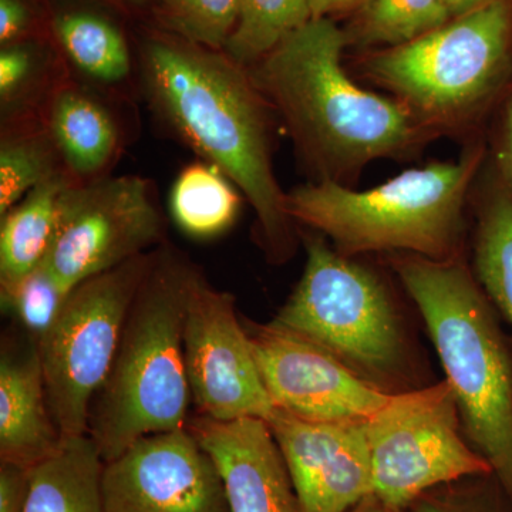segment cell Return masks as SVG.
<instances>
[{"mask_svg":"<svg viewBox=\"0 0 512 512\" xmlns=\"http://www.w3.org/2000/svg\"><path fill=\"white\" fill-rule=\"evenodd\" d=\"M55 32L73 63L93 79L120 82L130 72L126 39L113 23L89 12L57 16Z\"/></svg>","mask_w":512,"mask_h":512,"instance_id":"cell-22","label":"cell"},{"mask_svg":"<svg viewBox=\"0 0 512 512\" xmlns=\"http://www.w3.org/2000/svg\"><path fill=\"white\" fill-rule=\"evenodd\" d=\"M50 131L70 171L82 177L99 173L116 151L117 130L109 113L74 90L56 97Z\"/></svg>","mask_w":512,"mask_h":512,"instance_id":"cell-19","label":"cell"},{"mask_svg":"<svg viewBox=\"0 0 512 512\" xmlns=\"http://www.w3.org/2000/svg\"><path fill=\"white\" fill-rule=\"evenodd\" d=\"M30 13L23 0H0V42H16L29 28Z\"/></svg>","mask_w":512,"mask_h":512,"instance_id":"cell-30","label":"cell"},{"mask_svg":"<svg viewBox=\"0 0 512 512\" xmlns=\"http://www.w3.org/2000/svg\"><path fill=\"white\" fill-rule=\"evenodd\" d=\"M413 505L414 512H491L473 503L463 504V501L429 497V494L423 495Z\"/></svg>","mask_w":512,"mask_h":512,"instance_id":"cell-31","label":"cell"},{"mask_svg":"<svg viewBox=\"0 0 512 512\" xmlns=\"http://www.w3.org/2000/svg\"><path fill=\"white\" fill-rule=\"evenodd\" d=\"M311 19V0H241L224 52L242 66H252Z\"/></svg>","mask_w":512,"mask_h":512,"instance_id":"cell-23","label":"cell"},{"mask_svg":"<svg viewBox=\"0 0 512 512\" xmlns=\"http://www.w3.org/2000/svg\"><path fill=\"white\" fill-rule=\"evenodd\" d=\"M197 268L168 245L153 251L109 376L90 407L87 434L104 463L143 437L188 426L184 322Z\"/></svg>","mask_w":512,"mask_h":512,"instance_id":"cell-3","label":"cell"},{"mask_svg":"<svg viewBox=\"0 0 512 512\" xmlns=\"http://www.w3.org/2000/svg\"><path fill=\"white\" fill-rule=\"evenodd\" d=\"M474 268L488 301L512 326V192L495 190L481 207Z\"/></svg>","mask_w":512,"mask_h":512,"instance_id":"cell-21","label":"cell"},{"mask_svg":"<svg viewBox=\"0 0 512 512\" xmlns=\"http://www.w3.org/2000/svg\"><path fill=\"white\" fill-rule=\"evenodd\" d=\"M70 292L42 264L8 291H2V305L16 316L29 336L39 340L55 322Z\"/></svg>","mask_w":512,"mask_h":512,"instance_id":"cell-27","label":"cell"},{"mask_svg":"<svg viewBox=\"0 0 512 512\" xmlns=\"http://www.w3.org/2000/svg\"><path fill=\"white\" fill-rule=\"evenodd\" d=\"M63 443L47 400L36 340L3 343L0 357V458L29 470Z\"/></svg>","mask_w":512,"mask_h":512,"instance_id":"cell-16","label":"cell"},{"mask_svg":"<svg viewBox=\"0 0 512 512\" xmlns=\"http://www.w3.org/2000/svg\"><path fill=\"white\" fill-rule=\"evenodd\" d=\"M453 390L471 447L488 461L512 508V357L491 302L460 258H392Z\"/></svg>","mask_w":512,"mask_h":512,"instance_id":"cell-4","label":"cell"},{"mask_svg":"<svg viewBox=\"0 0 512 512\" xmlns=\"http://www.w3.org/2000/svg\"><path fill=\"white\" fill-rule=\"evenodd\" d=\"M175 36L211 50H224L234 33L241 0H154Z\"/></svg>","mask_w":512,"mask_h":512,"instance_id":"cell-25","label":"cell"},{"mask_svg":"<svg viewBox=\"0 0 512 512\" xmlns=\"http://www.w3.org/2000/svg\"><path fill=\"white\" fill-rule=\"evenodd\" d=\"M483 148L457 161L410 168L370 190L320 180L286 192L295 224L328 238L339 254L397 252L433 261L460 258L464 207Z\"/></svg>","mask_w":512,"mask_h":512,"instance_id":"cell-5","label":"cell"},{"mask_svg":"<svg viewBox=\"0 0 512 512\" xmlns=\"http://www.w3.org/2000/svg\"><path fill=\"white\" fill-rule=\"evenodd\" d=\"M59 174L53 144L40 136L8 138L0 148V214Z\"/></svg>","mask_w":512,"mask_h":512,"instance_id":"cell-26","label":"cell"},{"mask_svg":"<svg viewBox=\"0 0 512 512\" xmlns=\"http://www.w3.org/2000/svg\"><path fill=\"white\" fill-rule=\"evenodd\" d=\"M35 55L22 45H8L0 53V96L3 103L18 96L32 77Z\"/></svg>","mask_w":512,"mask_h":512,"instance_id":"cell-28","label":"cell"},{"mask_svg":"<svg viewBox=\"0 0 512 512\" xmlns=\"http://www.w3.org/2000/svg\"><path fill=\"white\" fill-rule=\"evenodd\" d=\"M360 2L365 3L366 0H311L312 19L329 18L333 13L352 8Z\"/></svg>","mask_w":512,"mask_h":512,"instance_id":"cell-33","label":"cell"},{"mask_svg":"<svg viewBox=\"0 0 512 512\" xmlns=\"http://www.w3.org/2000/svg\"><path fill=\"white\" fill-rule=\"evenodd\" d=\"M301 512H350L373 495L366 423H319L275 410L266 421Z\"/></svg>","mask_w":512,"mask_h":512,"instance_id":"cell-14","label":"cell"},{"mask_svg":"<svg viewBox=\"0 0 512 512\" xmlns=\"http://www.w3.org/2000/svg\"><path fill=\"white\" fill-rule=\"evenodd\" d=\"M104 2L114 3V5L126 6V8H138L143 6L147 0H104Z\"/></svg>","mask_w":512,"mask_h":512,"instance_id":"cell-36","label":"cell"},{"mask_svg":"<svg viewBox=\"0 0 512 512\" xmlns=\"http://www.w3.org/2000/svg\"><path fill=\"white\" fill-rule=\"evenodd\" d=\"M511 39V0H490L412 42L373 53L363 73L441 136L476 119L503 87Z\"/></svg>","mask_w":512,"mask_h":512,"instance_id":"cell-6","label":"cell"},{"mask_svg":"<svg viewBox=\"0 0 512 512\" xmlns=\"http://www.w3.org/2000/svg\"><path fill=\"white\" fill-rule=\"evenodd\" d=\"M70 185L66 175H53L3 215L0 229L2 291H8L45 261L55 234L60 198Z\"/></svg>","mask_w":512,"mask_h":512,"instance_id":"cell-18","label":"cell"},{"mask_svg":"<svg viewBox=\"0 0 512 512\" xmlns=\"http://www.w3.org/2000/svg\"><path fill=\"white\" fill-rule=\"evenodd\" d=\"M106 512H229L214 458L188 426L150 434L104 464Z\"/></svg>","mask_w":512,"mask_h":512,"instance_id":"cell-13","label":"cell"},{"mask_svg":"<svg viewBox=\"0 0 512 512\" xmlns=\"http://www.w3.org/2000/svg\"><path fill=\"white\" fill-rule=\"evenodd\" d=\"M500 158L505 178H507L512 192V94L505 104L503 150H501Z\"/></svg>","mask_w":512,"mask_h":512,"instance_id":"cell-32","label":"cell"},{"mask_svg":"<svg viewBox=\"0 0 512 512\" xmlns=\"http://www.w3.org/2000/svg\"><path fill=\"white\" fill-rule=\"evenodd\" d=\"M163 220L148 181L136 175L70 185L60 198L43 265L69 291L158 248Z\"/></svg>","mask_w":512,"mask_h":512,"instance_id":"cell-10","label":"cell"},{"mask_svg":"<svg viewBox=\"0 0 512 512\" xmlns=\"http://www.w3.org/2000/svg\"><path fill=\"white\" fill-rule=\"evenodd\" d=\"M301 281L274 322L318 343L383 392L406 377L399 316L377 275L339 254L323 235L305 237Z\"/></svg>","mask_w":512,"mask_h":512,"instance_id":"cell-7","label":"cell"},{"mask_svg":"<svg viewBox=\"0 0 512 512\" xmlns=\"http://www.w3.org/2000/svg\"><path fill=\"white\" fill-rule=\"evenodd\" d=\"M104 460L89 434L64 439L28 470L25 512H106Z\"/></svg>","mask_w":512,"mask_h":512,"instance_id":"cell-17","label":"cell"},{"mask_svg":"<svg viewBox=\"0 0 512 512\" xmlns=\"http://www.w3.org/2000/svg\"><path fill=\"white\" fill-rule=\"evenodd\" d=\"M373 495L400 512L439 485L491 476L493 468L461 436L460 413L447 380L390 394L366 423Z\"/></svg>","mask_w":512,"mask_h":512,"instance_id":"cell-9","label":"cell"},{"mask_svg":"<svg viewBox=\"0 0 512 512\" xmlns=\"http://www.w3.org/2000/svg\"><path fill=\"white\" fill-rule=\"evenodd\" d=\"M348 43L329 18L311 19L248 70L316 181L345 184L367 164L407 156L436 137L400 101L350 79Z\"/></svg>","mask_w":512,"mask_h":512,"instance_id":"cell-2","label":"cell"},{"mask_svg":"<svg viewBox=\"0 0 512 512\" xmlns=\"http://www.w3.org/2000/svg\"><path fill=\"white\" fill-rule=\"evenodd\" d=\"M184 357L198 416L218 421H269L275 406L266 392L235 298L214 288L197 268L184 322Z\"/></svg>","mask_w":512,"mask_h":512,"instance_id":"cell-11","label":"cell"},{"mask_svg":"<svg viewBox=\"0 0 512 512\" xmlns=\"http://www.w3.org/2000/svg\"><path fill=\"white\" fill-rule=\"evenodd\" d=\"M247 332L276 410L319 423H367L392 394L377 389L318 343L274 320L248 326Z\"/></svg>","mask_w":512,"mask_h":512,"instance_id":"cell-12","label":"cell"},{"mask_svg":"<svg viewBox=\"0 0 512 512\" xmlns=\"http://www.w3.org/2000/svg\"><path fill=\"white\" fill-rule=\"evenodd\" d=\"M28 470L12 464L0 467V512H25Z\"/></svg>","mask_w":512,"mask_h":512,"instance_id":"cell-29","label":"cell"},{"mask_svg":"<svg viewBox=\"0 0 512 512\" xmlns=\"http://www.w3.org/2000/svg\"><path fill=\"white\" fill-rule=\"evenodd\" d=\"M447 2L453 16H458L463 15V13L468 12V10L476 9L478 6L490 2V0H447Z\"/></svg>","mask_w":512,"mask_h":512,"instance_id":"cell-34","label":"cell"},{"mask_svg":"<svg viewBox=\"0 0 512 512\" xmlns=\"http://www.w3.org/2000/svg\"><path fill=\"white\" fill-rule=\"evenodd\" d=\"M143 83L164 123L247 197L269 261H288L295 222L272 164L268 103L247 67L224 50L153 37L144 46Z\"/></svg>","mask_w":512,"mask_h":512,"instance_id":"cell-1","label":"cell"},{"mask_svg":"<svg viewBox=\"0 0 512 512\" xmlns=\"http://www.w3.org/2000/svg\"><path fill=\"white\" fill-rule=\"evenodd\" d=\"M241 198L234 184L215 165L201 161L185 167L171 188L170 211L185 234L218 237L237 220Z\"/></svg>","mask_w":512,"mask_h":512,"instance_id":"cell-20","label":"cell"},{"mask_svg":"<svg viewBox=\"0 0 512 512\" xmlns=\"http://www.w3.org/2000/svg\"><path fill=\"white\" fill-rule=\"evenodd\" d=\"M350 512H397L392 510V508L386 507L382 503V501L377 500L375 495L372 497L366 498L363 503L357 505L356 508H353Z\"/></svg>","mask_w":512,"mask_h":512,"instance_id":"cell-35","label":"cell"},{"mask_svg":"<svg viewBox=\"0 0 512 512\" xmlns=\"http://www.w3.org/2000/svg\"><path fill=\"white\" fill-rule=\"evenodd\" d=\"M453 18L447 0H366L353 37L386 49L412 42Z\"/></svg>","mask_w":512,"mask_h":512,"instance_id":"cell-24","label":"cell"},{"mask_svg":"<svg viewBox=\"0 0 512 512\" xmlns=\"http://www.w3.org/2000/svg\"><path fill=\"white\" fill-rule=\"evenodd\" d=\"M188 429L210 453L224 481L229 512H301L284 458L261 419L197 416Z\"/></svg>","mask_w":512,"mask_h":512,"instance_id":"cell-15","label":"cell"},{"mask_svg":"<svg viewBox=\"0 0 512 512\" xmlns=\"http://www.w3.org/2000/svg\"><path fill=\"white\" fill-rule=\"evenodd\" d=\"M153 251L73 288L53 325L36 340L50 412L63 440L87 434L90 407L109 376Z\"/></svg>","mask_w":512,"mask_h":512,"instance_id":"cell-8","label":"cell"}]
</instances>
